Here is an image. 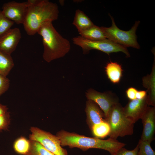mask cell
Wrapping results in <instances>:
<instances>
[{"label": "cell", "mask_w": 155, "mask_h": 155, "mask_svg": "<svg viewBox=\"0 0 155 155\" xmlns=\"http://www.w3.org/2000/svg\"><path fill=\"white\" fill-rule=\"evenodd\" d=\"M86 96L88 100L98 104L104 112L106 120L112 107L119 103L117 97L110 92L102 93L90 89L86 92Z\"/></svg>", "instance_id": "cell-8"}, {"label": "cell", "mask_w": 155, "mask_h": 155, "mask_svg": "<svg viewBox=\"0 0 155 155\" xmlns=\"http://www.w3.org/2000/svg\"><path fill=\"white\" fill-rule=\"evenodd\" d=\"M148 106L147 95L142 99L129 100L123 111L126 117L135 123L141 119Z\"/></svg>", "instance_id": "cell-10"}, {"label": "cell", "mask_w": 155, "mask_h": 155, "mask_svg": "<svg viewBox=\"0 0 155 155\" xmlns=\"http://www.w3.org/2000/svg\"><path fill=\"white\" fill-rule=\"evenodd\" d=\"M85 111L87 123L90 129L94 125L107 121L103 111L92 100H88L87 101Z\"/></svg>", "instance_id": "cell-13"}, {"label": "cell", "mask_w": 155, "mask_h": 155, "mask_svg": "<svg viewBox=\"0 0 155 155\" xmlns=\"http://www.w3.org/2000/svg\"><path fill=\"white\" fill-rule=\"evenodd\" d=\"M21 37L19 28H11L0 36V51L11 55L16 49Z\"/></svg>", "instance_id": "cell-11"}, {"label": "cell", "mask_w": 155, "mask_h": 155, "mask_svg": "<svg viewBox=\"0 0 155 155\" xmlns=\"http://www.w3.org/2000/svg\"><path fill=\"white\" fill-rule=\"evenodd\" d=\"M8 108L7 106L0 104V116L7 113Z\"/></svg>", "instance_id": "cell-29"}, {"label": "cell", "mask_w": 155, "mask_h": 155, "mask_svg": "<svg viewBox=\"0 0 155 155\" xmlns=\"http://www.w3.org/2000/svg\"><path fill=\"white\" fill-rule=\"evenodd\" d=\"M109 16L112 20L111 26L109 27H100L106 38L126 47L139 49L140 46L137 40L136 32L140 21H136L129 30L125 31L118 28L113 17L110 15Z\"/></svg>", "instance_id": "cell-5"}, {"label": "cell", "mask_w": 155, "mask_h": 155, "mask_svg": "<svg viewBox=\"0 0 155 155\" xmlns=\"http://www.w3.org/2000/svg\"><path fill=\"white\" fill-rule=\"evenodd\" d=\"M143 86L147 90L148 103V106H155V60L151 73L143 77Z\"/></svg>", "instance_id": "cell-14"}, {"label": "cell", "mask_w": 155, "mask_h": 155, "mask_svg": "<svg viewBox=\"0 0 155 155\" xmlns=\"http://www.w3.org/2000/svg\"><path fill=\"white\" fill-rule=\"evenodd\" d=\"M37 33L42 37L44 46L43 58L46 61H51L64 57L70 51L69 41L56 30L52 22H47L39 28Z\"/></svg>", "instance_id": "cell-3"}, {"label": "cell", "mask_w": 155, "mask_h": 155, "mask_svg": "<svg viewBox=\"0 0 155 155\" xmlns=\"http://www.w3.org/2000/svg\"><path fill=\"white\" fill-rule=\"evenodd\" d=\"M13 148L18 154L26 155L28 152L30 147V141L24 137L18 139L13 144Z\"/></svg>", "instance_id": "cell-20"}, {"label": "cell", "mask_w": 155, "mask_h": 155, "mask_svg": "<svg viewBox=\"0 0 155 155\" xmlns=\"http://www.w3.org/2000/svg\"><path fill=\"white\" fill-rule=\"evenodd\" d=\"M147 95V92L145 90L137 91L136 94V99H141L146 97Z\"/></svg>", "instance_id": "cell-28"}, {"label": "cell", "mask_w": 155, "mask_h": 155, "mask_svg": "<svg viewBox=\"0 0 155 155\" xmlns=\"http://www.w3.org/2000/svg\"><path fill=\"white\" fill-rule=\"evenodd\" d=\"M73 24L75 26L79 32L88 28L94 24L84 12L78 9L75 12Z\"/></svg>", "instance_id": "cell-16"}, {"label": "cell", "mask_w": 155, "mask_h": 155, "mask_svg": "<svg viewBox=\"0 0 155 155\" xmlns=\"http://www.w3.org/2000/svg\"><path fill=\"white\" fill-rule=\"evenodd\" d=\"M151 143L140 139L138 143L139 150L137 155H155V152L152 148Z\"/></svg>", "instance_id": "cell-22"}, {"label": "cell", "mask_w": 155, "mask_h": 155, "mask_svg": "<svg viewBox=\"0 0 155 155\" xmlns=\"http://www.w3.org/2000/svg\"><path fill=\"white\" fill-rule=\"evenodd\" d=\"M24 29L29 36L37 33L44 23L57 20L59 15L57 5L48 0H28Z\"/></svg>", "instance_id": "cell-1"}, {"label": "cell", "mask_w": 155, "mask_h": 155, "mask_svg": "<svg viewBox=\"0 0 155 155\" xmlns=\"http://www.w3.org/2000/svg\"><path fill=\"white\" fill-rule=\"evenodd\" d=\"M14 66L11 55L0 51V75L7 77Z\"/></svg>", "instance_id": "cell-18"}, {"label": "cell", "mask_w": 155, "mask_h": 155, "mask_svg": "<svg viewBox=\"0 0 155 155\" xmlns=\"http://www.w3.org/2000/svg\"><path fill=\"white\" fill-rule=\"evenodd\" d=\"M90 130L95 137L102 138L109 135L111 129L109 124L105 121L94 125Z\"/></svg>", "instance_id": "cell-19"}, {"label": "cell", "mask_w": 155, "mask_h": 155, "mask_svg": "<svg viewBox=\"0 0 155 155\" xmlns=\"http://www.w3.org/2000/svg\"><path fill=\"white\" fill-rule=\"evenodd\" d=\"M79 32L80 36L90 40H98L107 39L101 27L94 24Z\"/></svg>", "instance_id": "cell-17"}, {"label": "cell", "mask_w": 155, "mask_h": 155, "mask_svg": "<svg viewBox=\"0 0 155 155\" xmlns=\"http://www.w3.org/2000/svg\"><path fill=\"white\" fill-rule=\"evenodd\" d=\"M10 123V116L8 112L0 116V131L5 130L8 127Z\"/></svg>", "instance_id": "cell-24"}, {"label": "cell", "mask_w": 155, "mask_h": 155, "mask_svg": "<svg viewBox=\"0 0 155 155\" xmlns=\"http://www.w3.org/2000/svg\"><path fill=\"white\" fill-rule=\"evenodd\" d=\"M28 7L27 2H18L12 1L4 3L2 11L9 20L17 24H23Z\"/></svg>", "instance_id": "cell-9"}, {"label": "cell", "mask_w": 155, "mask_h": 155, "mask_svg": "<svg viewBox=\"0 0 155 155\" xmlns=\"http://www.w3.org/2000/svg\"><path fill=\"white\" fill-rule=\"evenodd\" d=\"M30 147L25 155H55L46 149L39 142L30 140Z\"/></svg>", "instance_id": "cell-21"}, {"label": "cell", "mask_w": 155, "mask_h": 155, "mask_svg": "<svg viewBox=\"0 0 155 155\" xmlns=\"http://www.w3.org/2000/svg\"><path fill=\"white\" fill-rule=\"evenodd\" d=\"M106 121L110 127V138L117 140L119 137L133 133L134 123L125 116L123 107L119 102L112 107Z\"/></svg>", "instance_id": "cell-4"}, {"label": "cell", "mask_w": 155, "mask_h": 155, "mask_svg": "<svg viewBox=\"0 0 155 155\" xmlns=\"http://www.w3.org/2000/svg\"><path fill=\"white\" fill-rule=\"evenodd\" d=\"M105 71L108 78L114 84L118 83L122 76L123 69L119 64L110 61L105 67Z\"/></svg>", "instance_id": "cell-15"}, {"label": "cell", "mask_w": 155, "mask_h": 155, "mask_svg": "<svg viewBox=\"0 0 155 155\" xmlns=\"http://www.w3.org/2000/svg\"><path fill=\"white\" fill-rule=\"evenodd\" d=\"M73 43L80 47L84 54L91 50L96 49L102 51L108 55L112 53L122 52L127 57L130 56L127 48L117 44L107 39L98 40H91L84 38L80 36L72 38Z\"/></svg>", "instance_id": "cell-6"}, {"label": "cell", "mask_w": 155, "mask_h": 155, "mask_svg": "<svg viewBox=\"0 0 155 155\" xmlns=\"http://www.w3.org/2000/svg\"><path fill=\"white\" fill-rule=\"evenodd\" d=\"M141 119L143 129L140 139L151 143L155 139V107L148 106Z\"/></svg>", "instance_id": "cell-12"}, {"label": "cell", "mask_w": 155, "mask_h": 155, "mask_svg": "<svg viewBox=\"0 0 155 155\" xmlns=\"http://www.w3.org/2000/svg\"><path fill=\"white\" fill-rule=\"evenodd\" d=\"M139 150L138 144L136 147L132 150H128L124 147L120 148L115 155H137Z\"/></svg>", "instance_id": "cell-26"}, {"label": "cell", "mask_w": 155, "mask_h": 155, "mask_svg": "<svg viewBox=\"0 0 155 155\" xmlns=\"http://www.w3.org/2000/svg\"><path fill=\"white\" fill-rule=\"evenodd\" d=\"M14 23L4 16L0 9V36L11 28Z\"/></svg>", "instance_id": "cell-23"}, {"label": "cell", "mask_w": 155, "mask_h": 155, "mask_svg": "<svg viewBox=\"0 0 155 155\" xmlns=\"http://www.w3.org/2000/svg\"><path fill=\"white\" fill-rule=\"evenodd\" d=\"M30 131V140L39 142L55 155H67L66 150L62 147L60 141L56 135L36 127H31Z\"/></svg>", "instance_id": "cell-7"}, {"label": "cell", "mask_w": 155, "mask_h": 155, "mask_svg": "<svg viewBox=\"0 0 155 155\" xmlns=\"http://www.w3.org/2000/svg\"><path fill=\"white\" fill-rule=\"evenodd\" d=\"M56 136L60 141L62 146L77 148L83 151L96 148L107 151L111 155H115L121 148L126 145L117 140L109 138L102 140L96 137H91L69 132L63 130L59 131Z\"/></svg>", "instance_id": "cell-2"}, {"label": "cell", "mask_w": 155, "mask_h": 155, "mask_svg": "<svg viewBox=\"0 0 155 155\" xmlns=\"http://www.w3.org/2000/svg\"><path fill=\"white\" fill-rule=\"evenodd\" d=\"M9 85V80L7 77L0 75V96L8 90Z\"/></svg>", "instance_id": "cell-25"}, {"label": "cell", "mask_w": 155, "mask_h": 155, "mask_svg": "<svg viewBox=\"0 0 155 155\" xmlns=\"http://www.w3.org/2000/svg\"><path fill=\"white\" fill-rule=\"evenodd\" d=\"M136 88L131 87L128 88L126 91V94L127 98L129 100L136 99V94L137 91Z\"/></svg>", "instance_id": "cell-27"}]
</instances>
